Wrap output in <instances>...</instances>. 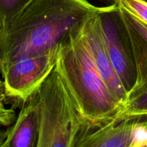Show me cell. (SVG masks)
<instances>
[{"instance_id":"6da1fadb","label":"cell","mask_w":147,"mask_h":147,"mask_svg":"<svg viewBox=\"0 0 147 147\" xmlns=\"http://www.w3.org/2000/svg\"><path fill=\"white\" fill-rule=\"evenodd\" d=\"M99 7L87 0H32L8 28L0 31L1 71L19 57L57 48Z\"/></svg>"},{"instance_id":"7a4b0ae2","label":"cell","mask_w":147,"mask_h":147,"mask_svg":"<svg viewBox=\"0 0 147 147\" xmlns=\"http://www.w3.org/2000/svg\"><path fill=\"white\" fill-rule=\"evenodd\" d=\"M81 26L61 42L55 67L80 113L95 129L113 121L122 107L97 70Z\"/></svg>"},{"instance_id":"3957f363","label":"cell","mask_w":147,"mask_h":147,"mask_svg":"<svg viewBox=\"0 0 147 147\" xmlns=\"http://www.w3.org/2000/svg\"><path fill=\"white\" fill-rule=\"evenodd\" d=\"M39 136L37 147H75L93 130L78 109L55 67L36 91Z\"/></svg>"},{"instance_id":"277c9868","label":"cell","mask_w":147,"mask_h":147,"mask_svg":"<svg viewBox=\"0 0 147 147\" xmlns=\"http://www.w3.org/2000/svg\"><path fill=\"white\" fill-rule=\"evenodd\" d=\"M98 14L110 58L128 98L137 80L136 66L128 30L116 4L101 7Z\"/></svg>"},{"instance_id":"5b68a950","label":"cell","mask_w":147,"mask_h":147,"mask_svg":"<svg viewBox=\"0 0 147 147\" xmlns=\"http://www.w3.org/2000/svg\"><path fill=\"white\" fill-rule=\"evenodd\" d=\"M59 47L44 54L19 57L4 67L5 96L26 103L56 67Z\"/></svg>"},{"instance_id":"8992f818","label":"cell","mask_w":147,"mask_h":147,"mask_svg":"<svg viewBox=\"0 0 147 147\" xmlns=\"http://www.w3.org/2000/svg\"><path fill=\"white\" fill-rule=\"evenodd\" d=\"M99 9L90 14L84 21L81 26V32L97 70L111 94L122 109L127 100V93L117 76L108 54L98 14Z\"/></svg>"},{"instance_id":"52a82bcc","label":"cell","mask_w":147,"mask_h":147,"mask_svg":"<svg viewBox=\"0 0 147 147\" xmlns=\"http://www.w3.org/2000/svg\"><path fill=\"white\" fill-rule=\"evenodd\" d=\"M39 136L38 104L36 92L23 104L16 120L7 129L1 147H37Z\"/></svg>"},{"instance_id":"ba28073f","label":"cell","mask_w":147,"mask_h":147,"mask_svg":"<svg viewBox=\"0 0 147 147\" xmlns=\"http://www.w3.org/2000/svg\"><path fill=\"white\" fill-rule=\"evenodd\" d=\"M138 118L126 119L93 129L84 135L75 147H130Z\"/></svg>"},{"instance_id":"9c48e42d","label":"cell","mask_w":147,"mask_h":147,"mask_svg":"<svg viewBox=\"0 0 147 147\" xmlns=\"http://www.w3.org/2000/svg\"><path fill=\"white\" fill-rule=\"evenodd\" d=\"M116 4L132 45L137 70V80L134 86L135 88L147 81V24L120 5Z\"/></svg>"},{"instance_id":"30bf717a","label":"cell","mask_w":147,"mask_h":147,"mask_svg":"<svg viewBox=\"0 0 147 147\" xmlns=\"http://www.w3.org/2000/svg\"><path fill=\"white\" fill-rule=\"evenodd\" d=\"M142 117H147V81L131 90L122 110L112 122Z\"/></svg>"},{"instance_id":"8fae6325","label":"cell","mask_w":147,"mask_h":147,"mask_svg":"<svg viewBox=\"0 0 147 147\" xmlns=\"http://www.w3.org/2000/svg\"><path fill=\"white\" fill-rule=\"evenodd\" d=\"M32 0H0V31L8 28L13 20Z\"/></svg>"},{"instance_id":"7c38bea8","label":"cell","mask_w":147,"mask_h":147,"mask_svg":"<svg viewBox=\"0 0 147 147\" xmlns=\"http://www.w3.org/2000/svg\"><path fill=\"white\" fill-rule=\"evenodd\" d=\"M115 3L147 24V1L146 0H116Z\"/></svg>"},{"instance_id":"4fadbf2b","label":"cell","mask_w":147,"mask_h":147,"mask_svg":"<svg viewBox=\"0 0 147 147\" xmlns=\"http://www.w3.org/2000/svg\"><path fill=\"white\" fill-rule=\"evenodd\" d=\"M2 91H4V83L0 80V127H9L16 120V115L13 109H7L4 106Z\"/></svg>"},{"instance_id":"5bb4252c","label":"cell","mask_w":147,"mask_h":147,"mask_svg":"<svg viewBox=\"0 0 147 147\" xmlns=\"http://www.w3.org/2000/svg\"><path fill=\"white\" fill-rule=\"evenodd\" d=\"M7 135V130H1L0 129V147H1L2 144L4 143L6 137Z\"/></svg>"},{"instance_id":"9a60e30c","label":"cell","mask_w":147,"mask_h":147,"mask_svg":"<svg viewBox=\"0 0 147 147\" xmlns=\"http://www.w3.org/2000/svg\"><path fill=\"white\" fill-rule=\"evenodd\" d=\"M99 1H102V2L105 3L108 5H111V4H113L115 3V1L116 0H99Z\"/></svg>"},{"instance_id":"2e32d148","label":"cell","mask_w":147,"mask_h":147,"mask_svg":"<svg viewBox=\"0 0 147 147\" xmlns=\"http://www.w3.org/2000/svg\"><path fill=\"white\" fill-rule=\"evenodd\" d=\"M0 74H1V57H0Z\"/></svg>"},{"instance_id":"e0dca14e","label":"cell","mask_w":147,"mask_h":147,"mask_svg":"<svg viewBox=\"0 0 147 147\" xmlns=\"http://www.w3.org/2000/svg\"><path fill=\"white\" fill-rule=\"evenodd\" d=\"M144 147H147V146H144Z\"/></svg>"}]
</instances>
